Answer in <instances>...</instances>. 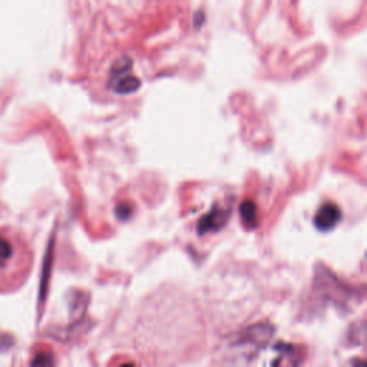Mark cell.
<instances>
[{"mask_svg":"<svg viewBox=\"0 0 367 367\" xmlns=\"http://www.w3.org/2000/svg\"><path fill=\"white\" fill-rule=\"evenodd\" d=\"M240 216L247 227L254 228L258 224V209L256 203L253 200L243 201L240 205Z\"/></svg>","mask_w":367,"mask_h":367,"instance_id":"obj_4","label":"cell"},{"mask_svg":"<svg viewBox=\"0 0 367 367\" xmlns=\"http://www.w3.org/2000/svg\"><path fill=\"white\" fill-rule=\"evenodd\" d=\"M229 218V211L216 205L212 208L208 214H205L200 221H198V233L200 234H207L212 233V231H218L221 229Z\"/></svg>","mask_w":367,"mask_h":367,"instance_id":"obj_2","label":"cell"},{"mask_svg":"<svg viewBox=\"0 0 367 367\" xmlns=\"http://www.w3.org/2000/svg\"><path fill=\"white\" fill-rule=\"evenodd\" d=\"M33 248L22 231L0 225V293L21 288L33 268Z\"/></svg>","mask_w":367,"mask_h":367,"instance_id":"obj_1","label":"cell"},{"mask_svg":"<svg viewBox=\"0 0 367 367\" xmlns=\"http://www.w3.org/2000/svg\"><path fill=\"white\" fill-rule=\"evenodd\" d=\"M341 218V209L335 203H326L320 207L314 217V225L320 231L333 229Z\"/></svg>","mask_w":367,"mask_h":367,"instance_id":"obj_3","label":"cell"}]
</instances>
